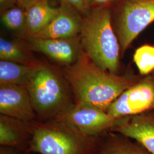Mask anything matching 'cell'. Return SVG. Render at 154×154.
Segmentation results:
<instances>
[{
  "label": "cell",
  "mask_w": 154,
  "mask_h": 154,
  "mask_svg": "<svg viewBox=\"0 0 154 154\" xmlns=\"http://www.w3.org/2000/svg\"><path fill=\"white\" fill-rule=\"evenodd\" d=\"M65 78L75 104L92 106L106 112L124 91L141 78L131 73L118 75L100 68L82 49L77 60L66 67Z\"/></svg>",
  "instance_id": "6da1fadb"
},
{
  "label": "cell",
  "mask_w": 154,
  "mask_h": 154,
  "mask_svg": "<svg viewBox=\"0 0 154 154\" xmlns=\"http://www.w3.org/2000/svg\"><path fill=\"white\" fill-rule=\"evenodd\" d=\"M29 152L39 154H96L98 137H91L67 122L37 119L26 122Z\"/></svg>",
  "instance_id": "7a4b0ae2"
},
{
  "label": "cell",
  "mask_w": 154,
  "mask_h": 154,
  "mask_svg": "<svg viewBox=\"0 0 154 154\" xmlns=\"http://www.w3.org/2000/svg\"><path fill=\"white\" fill-rule=\"evenodd\" d=\"M112 10L92 9L83 16L79 34L82 49L100 68L116 73L121 47L112 21Z\"/></svg>",
  "instance_id": "3957f363"
},
{
  "label": "cell",
  "mask_w": 154,
  "mask_h": 154,
  "mask_svg": "<svg viewBox=\"0 0 154 154\" xmlns=\"http://www.w3.org/2000/svg\"><path fill=\"white\" fill-rule=\"evenodd\" d=\"M24 87L40 121L54 119L74 104L66 78L49 66L45 65L35 72Z\"/></svg>",
  "instance_id": "277c9868"
},
{
  "label": "cell",
  "mask_w": 154,
  "mask_h": 154,
  "mask_svg": "<svg viewBox=\"0 0 154 154\" xmlns=\"http://www.w3.org/2000/svg\"><path fill=\"white\" fill-rule=\"evenodd\" d=\"M112 25L123 54L154 22V0H121L112 9Z\"/></svg>",
  "instance_id": "5b68a950"
},
{
  "label": "cell",
  "mask_w": 154,
  "mask_h": 154,
  "mask_svg": "<svg viewBox=\"0 0 154 154\" xmlns=\"http://www.w3.org/2000/svg\"><path fill=\"white\" fill-rule=\"evenodd\" d=\"M154 110V79L151 74L141 78L111 105L107 112L117 118Z\"/></svg>",
  "instance_id": "8992f818"
},
{
  "label": "cell",
  "mask_w": 154,
  "mask_h": 154,
  "mask_svg": "<svg viewBox=\"0 0 154 154\" xmlns=\"http://www.w3.org/2000/svg\"><path fill=\"white\" fill-rule=\"evenodd\" d=\"M120 118L92 106L74 103L54 119L67 122L88 135L98 137L105 131H112Z\"/></svg>",
  "instance_id": "52a82bcc"
},
{
  "label": "cell",
  "mask_w": 154,
  "mask_h": 154,
  "mask_svg": "<svg viewBox=\"0 0 154 154\" xmlns=\"http://www.w3.org/2000/svg\"><path fill=\"white\" fill-rule=\"evenodd\" d=\"M0 114L25 122L37 119L28 90L21 85H0Z\"/></svg>",
  "instance_id": "ba28073f"
},
{
  "label": "cell",
  "mask_w": 154,
  "mask_h": 154,
  "mask_svg": "<svg viewBox=\"0 0 154 154\" xmlns=\"http://www.w3.org/2000/svg\"><path fill=\"white\" fill-rule=\"evenodd\" d=\"M81 15L74 7L60 1L58 11L53 20L30 38H66L79 35L82 24Z\"/></svg>",
  "instance_id": "9c48e42d"
},
{
  "label": "cell",
  "mask_w": 154,
  "mask_h": 154,
  "mask_svg": "<svg viewBox=\"0 0 154 154\" xmlns=\"http://www.w3.org/2000/svg\"><path fill=\"white\" fill-rule=\"evenodd\" d=\"M121 118L112 131L140 144L154 154V112Z\"/></svg>",
  "instance_id": "30bf717a"
},
{
  "label": "cell",
  "mask_w": 154,
  "mask_h": 154,
  "mask_svg": "<svg viewBox=\"0 0 154 154\" xmlns=\"http://www.w3.org/2000/svg\"><path fill=\"white\" fill-rule=\"evenodd\" d=\"M32 49L62 65L77 60L82 49L80 36L66 38H29Z\"/></svg>",
  "instance_id": "8fae6325"
},
{
  "label": "cell",
  "mask_w": 154,
  "mask_h": 154,
  "mask_svg": "<svg viewBox=\"0 0 154 154\" xmlns=\"http://www.w3.org/2000/svg\"><path fill=\"white\" fill-rule=\"evenodd\" d=\"M30 134L26 122L0 114V144L29 152Z\"/></svg>",
  "instance_id": "7c38bea8"
},
{
  "label": "cell",
  "mask_w": 154,
  "mask_h": 154,
  "mask_svg": "<svg viewBox=\"0 0 154 154\" xmlns=\"http://www.w3.org/2000/svg\"><path fill=\"white\" fill-rule=\"evenodd\" d=\"M25 10L26 21L23 35L30 38L49 24L56 16L58 7L51 5L49 0H39Z\"/></svg>",
  "instance_id": "4fadbf2b"
},
{
  "label": "cell",
  "mask_w": 154,
  "mask_h": 154,
  "mask_svg": "<svg viewBox=\"0 0 154 154\" xmlns=\"http://www.w3.org/2000/svg\"><path fill=\"white\" fill-rule=\"evenodd\" d=\"M45 65L22 64L11 61H0V85H16L25 86L33 74Z\"/></svg>",
  "instance_id": "5bb4252c"
},
{
  "label": "cell",
  "mask_w": 154,
  "mask_h": 154,
  "mask_svg": "<svg viewBox=\"0 0 154 154\" xmlns=\"http://www.w3.org/2000/svg\"><path fill=\"white\" fill-rule=\"evenodd\" d=\"M118 134H111L96 154H152L137 142Z\"/></svg>",
  "instance_id": "9a60e30c"
},
{
  "label": "cell",
  "mask_w": 154,
  "mask_h": 154,
  "mask_svg": "<svg viewBox=\"0 0 154 154\" xmlns=\"http://www.w3.org/2000/svg\"><path fill=\"white\" fill-rule=\"evenodd\" d=\"M0 59L22 64H35L40 62L30 54L20 43L0 38Z\"/></svg>",
  "instance_id": "2e32d148"
},
{
  "label": "cell",
  "mask_w": 154,
  "mask_h": 154,
  "mask_svg": "<svg viewBox=\"0 0 154 154\" xmlns=\"http://www.w3.org/2000/svg\"><path fill=\"white\" fill-rule=\"evenodd\" d=\"M133 61L142 76L154 71V45L144 44L138 48L133 55Z\"/></svg>",
  "instance_id": "e0dca14e"
},
{
  "label": "cell",
  "mask_w": 154,
  "mask_h": 154,
  "mask_svg": "<svg viewBox=\"0 0 154 154\" xmlns=\"http://www.w3.org/2000/svg\"><path fill=\"white\" fill-rule=\"evenodd\" d=\"M1 21L6 28L24 34L26 16V10L19 6L1 13Z\"/></svg>",
  "instance_id": "ac0fdd59"
},
{
  "label": "cell",
  "mask_w": 154,
  "mask_h": 154,
  "mask_svg": "<svg viewBox=\"0 0 154 154\" xmlns=\"http://www.w3.org/2000/svg\"><path fill=\"white\" fill-rule=\"evenodd\" d=\"M74 7L81 15L85 16L91 11L88 0H60Z\"/></svg>",
  "instance_id": "d6986e66"
},
{
  "label": "cell",
  "mask_w": 154,
  "mask_h": 154,
  "mask_svg": "<svg viewBox=\"0 0 154 154\" xmlns=\"http://www.w3.org/2000/svg\"><path fill=\"white\" fill-rule=\"evenodd\" d=\"M121 0H88L91 9L95 8H109L112 10Z\"/></svg>",
  "instance_id": "ffe728a7"
},
{
  "label": "cell",
  "mask_w": 154,
  "mask_h": 154,
  "mask_svg": "<svg viewBox=\"0 0 154 154\" xmlns=\"http://www.w3.org/2000/svg\"><path fill=\"white\" fill-rule=\"evenodd\" d=\"M17 5V0H0V11L2 13Z\"/></svg>",
  "instance_id": "44dd1931"
},
{
  "label": "cell",
  "mask_w": 154,
  "mask_h": 154,
  "mask_svg": "<svg viewBox=\"0 0 154 154\" xmlns=\"http://www.w3.org/2000/svg\"><path fill=\"white\" fill-rule=\"evenodd\" d=\"M25 152L9 146H1L0 154H25Z\"/></svg>",
  "instance_id": "7402d4cb"
},
{
  "label": "cell",
  "mask_w": 154,
  "mask_h": 154,
  "mask_svg": "<svg viewBox=\"0 0 154 154\" xmlns=\"http://www.w3.org/2000/svg\"><path fill=\"white\" fill-rule=\"evenodd\" d=\"M38 1L39 0H17V5L26 9L29 6Z\"/></svg>",
  "instance_id": "603a6c76"
},
{
  "label": "cell",
  "mask_w": 154,
  "mask_h": 154,
  "mask_svg": "<svg viewBox=\"0 0 154 154\" xmlns=\"http://www.w3.org/2000/svg\"><path fill=\"white\" fill-rule=\"evenodd\" d=\"M151 74L152 75V77H153V78H154V71L153 72H152V73H151Z\"/></svg>",
  "instance_id": "cb8c5ba5"
}]
</instances>
